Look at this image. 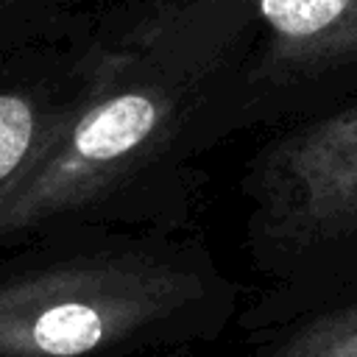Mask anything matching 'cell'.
I'll list each match as a JSON object with an SVG mask.
<instances>
[{"label": "cell", "instance_id": "cell-1", "mask_svg": "<svg viewBox=\"0 0 357 357\" xmlns=\"http://www.w3.org/2000/svg\"><path fill=\"white\" fill-rule=\"evenodd\" d=\"M254 262L273 276L262 324L357 293V95L271 139L245 176Z\"/></svg>", "mask_w": 357, "mask_h": 357}, {"label": "cell", "instance_id": "cell-2", "mask_svg": "<svg viewBox=\"0 0 357 357\" xmlns=\"http://www.w3.org/2000/svg\"><path fill=\"white\" fill-rule=\"evenodd\" d=\"M206 293L198 273L145 257L78 259L0 282V357H92Z\"/></svg>", "mask_w": 357, "mask_h": 357}, {"label": "cell", "instance_id": "cell-3", "mask_svg": "<svg viewBox=\"0 0 357 357\" xmlns=\"http://www.w3.org/2000/svg\"><path fill=\"white\" fill-rule=\"evenodd\" d=\"M173 117V95L151 84L109 86L56 114L36 156L0 192V237L112 190L162 148Z\"/></svg>", "mask_w": 357, "mask_h": 357}, {"label": "cell", "instance_id": "cell-4", "mask_svg": "<svg viewBox=\"0 0 357 357\" xmlns=\"http://www.w3.org/2000/svg\"><path fill=\"white\" fill-rule=\"evenodd\" d=\"M254 11L259 106L307 120L357 95V0H254Z\"/></svg>", "mask_w": 357, "mask_h": 357}, {"label": "cell", "instance_id": "cell-5", "mask_svg": "<svg viewBox=\"0 0 357 357\" xmlns=\"http://www.w3.org/2000/svg\"><path fill=\"white\" fill-rule=\"evenodd\" d=\"M257 357H357V293L282 324Z\"/></svg>", "mask_w": 357, "mask_h": 357}, {"label": "cell", "instance_id": "cell-6", "mask_svg": "<svg viewBox=\"0 0 357 357\" xmlns=\"http://www.w3.org/2000/svg\"><path fill=\"white\" fill-rule=\"evenodd\" d=\"M56 114H45L22 92L0 95V192L36 156Z\"/></svg>", "mask_w": 357, "mask_h": 357}]
</instances>
